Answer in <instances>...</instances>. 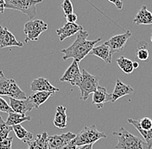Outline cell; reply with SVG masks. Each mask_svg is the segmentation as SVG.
I'll use <instances>...</instances> for the list:
<instances>
[{"label":"cell","instance_id":"obj_1","mask_svg":"<svg viewBox=\"0 0 152 149\" xmlns=\"http://www.w3.org/2000/svg\"><path fill=\"white\" fill-rule=\"evenodd\" d=\"M88 36L89 35L87 31H85L83 29L80 30L77 33V37L73 44L66 48L61 50V53L63 54L62 60H66L67 59L72 58L80 62L88 54H90L95 45L102 40L101 38H98L94 41H88Z\"/></svg>","mask_w":152,"mask_h":149},{"label":"cell","instance_id":"obj_2","mask_svg":"<svg viewBox=\"0 0 152 149\" xmlns=\"http://www.w3.org/2000/svg\"><path fill=\"white\" fill-rule=\"evenodd\" d=\"M113 135L118 136L116 149H150L147 143L140 137L130 133L124 128H120L118 132H114Z\"/></svg>","mask_w":152,"mask_h":149},{"label":"cell","instance_id":"obj_3","mask_svg":"<svg viewBox=\"0 0 152 149\" xmlns=\"http://www.w3.org/2000/svg\"><path fill=\"white\" fill-rule=\"evenodd\" d=\"M99 76L90 74L85 69L81 71V76L76 84V86H78L80 91L81 100H87L89 95L94 92L99 86Z\"/></svg>","mask_w":152,"mask_h":149},{"label":"cell","instance_id":"obj_4","mask_svg":"<svg viewBox=\"0 0 152 149\" xmlns=\"http://www.w3.org/2000/svg\"><path fill=\"white\" fill-rule=\"evenodd\" d=\"M106 137V134L101 131L98 130L95 125H91L83 128L78 134H76L73 142L77 147H81L85 145L94 144L99 140Z\"/></svg>","mask_w":152,"mask_h":149},{"label":"cell","instance_id":"obj_5","mask_svg":"<svg viewBox=\"0 0 152 149\" xmlns=\"http://www.w3.org/2000/svg\"><path fill=\"white\" fill-rule=\"evenodd\" d=\"M43 0H4L6 9L19 10L25 14L29 19L35 17L37 5Z\"/></svg>","mask_w":152,"mask_h":149},{"label":"cell","instance_id":"obj_6","mask_svg":"<svg viewBox=\"0 0 152 149\" xmlns=\"http://www.w3.org/2000/svg\"><path fill=\"white\" fill-rule=\"evenodd\" d=\"M48 29V24L42 20L28 21L24 24L23 32L26 35L24 41H37L40 35Z\"/></svg>","mask_w":152,"mask_h":149},{"label":"cell","instance_id":"obj_7","mask_svg":"<svg viewBox=\"0 0 152 149\" xmlns=\"http://www.w3.org/2000/svg\"><path fill=\"white\" fill-rule=\"evenodd\" d=\"M76 134L67 132L62 134L48 135V149H62L66 144L75 138Z\"/></svg>","mask_w":152,"mask_h":149},{"label":"cell","instance_id":"obj_8","mask_svg":"<svg viewBox=\"0 0 152 149\" xmlns=\"http://www.w3.org/2000/svg\"><path fill=\"white\" fill-rule=\"evenodd\" d=\"M132 36V32L130 30H128L124 34L114 36L112 38H110L107 41H105L104 43L110 47L111 51L113 54L117 53V52H121L124 50L127 41Z\"/></svg>","mask_w":152,"mask_h":149},{"label":"cell","instance_id":"obj_9","mask_svg":"<svg viewBox=\"0 0 152 149\" xmlns=\"http://www.w3.org/2000/svg\"><path fill=\"white\" fill-rule=\"evenodd\" d=\"M79 63H80L79 61L74 60L72 64L68 66V68L66 69L64 74L60 78V81L66 82L73 86H76L77 82L79 81L81 76V73L79 68Z\"/></svg>","mask_w":152,"mask_h":149},{"label":"cell","instance_id":"obj_10","mask_svg":"<svg viewBox=\"0 0 152 149\" xmlns=\"http://www.w3.org/2000/svg\"><path fill=\"white\" fill-rule=\"evenodd\" d=\"M23 42L18 41L14 35L8 30L7 28H4L0 25V47L5 48L9 47H22Z\"/></svg>","mask_w":152,"mask_h":149},{"label":"cell","instance_id":"obj_11","mask_svg":"<svg viewBox=\"0 0 152 149\" xmlns=\"http://www.w3.org/2000/svg\"><path fill=\"white\" fill-rule=\"evenodd\" d=\"M10 106L12 111L23 115H25L28 111H31L34 109V106L28 97L25 99H15L10 97Z\"/></svg>","mask_w":152,"mask_h":149},{"label":"cell","instance_id":"obj_12","mask_svg":"<svg viewBox=\"0 0 152 149\" xmlns=\"http://www.w3.org/2000/svg\"><path fill=\"white\" fill-rule=\"evenodd\" d=\"M81 29H83L82 26L76 23H66L64 26L56 29V34L59 36L60 41H62L67 37L73 36Z\"/></svg>","mask_w":152,"mask_h":149},{"label":"cell","instance_id":"obj_13","mask_svg":"<svg viewBox=\"0 0 152 149\" xmlns=\"http://www.w3.org/2000/svg\"><path fill=\"white\" fill-rule=\"evenodd\" d=\"M133 92L134 90L132 87H131L128 84H125L119 79H117L113 92L111 94V102H116L118 98L123 97L127 95H131Z\"/></svg>","mask_w":152,"mask_h":149},{"label":"cell","instance_id":"obj_14","mask_svg":"<svg viewBox=\"0 0 152 149\" xmlns=\"http://www.w3.org/2000/svg\"><path fill=\"white\" fill-rule=\"evenodd\" d=\"M111 102V94L106 91V88L98 86L94 92L93 93V104L96 105L98 109L103 108L105 102Z\"/></svg>","mask_w":152,"mask_h":149},{"label":"cell","instance_id":"obj_15","mask_svg":"<svg viewBox=\"0 0 152 149\" xmlns=\"http://www.w3.org/2000/svg\"><path fill=\"white\" fill-rule=\"evenodd\" d=\"M30 88L32 92H56L60 90L56 88L49 83L47 78H36L32 81L30 84Z\"/></svg>","mask_w":152,"mask_h":149},{"label":"cell","instance_id":"obj_16","mask_svg":"<svg viewBox=\"0 0 152 149\" xmlns=\"http://www.w3.org/2000/svg\"><path fill=\"white\" fill-rule=\"evenodd\" d=\"M90 53L102 59L106 64L112 63V59H113V53L111 51L110 47H108L105 43H103L98 47H94Z\"/></svg>","mask_w":152,"mask_h":149},{"label":"cell","instance_id":"obj_17","mask_svg":"<svg viewBox=\"0 0 152 149\" xmlns=\"http://www.w3.org/2000/svg\"><path fill=\"white\" fill-rule=\"evenodd\" d=\"M28 149H48V134L47 132L37 134L36 139L26 142Z\"/></svg>","mask_w":152,"mask_h":149},{"label":"cell","instance_id":"obj_18","mask_svg":"<svg viewBox=\"0 0 152 149\" xmlns=\"http://www.w3.org/2000/svg\"><path fill=\"white\" fill-rule=\"evenodd\" d=\"M133 23L137 25L152 24V13L147 9L146 5H142L136 15Z\"/></svg>","mask_w":152,"mask_h":149},{"label":"cell","instance_id":"obj_19","mask_svg":"<svg viewBox=\"0 0 152 149\" xmlns=\"http://www.w3.org/2000/svg\"><path fill=\"white\" fill-rule=\"evenodd\" d=\"M54 94L55 92H33V93L28 97V98L32 102L34 109L37 110L42 103L47 101L49 97H51Z\"/></svg>","mask_w":152,"mask_h":149},{"label":"cell","instance_id":"obj_20","mask_svg":"<svg viewBox=\"0 0 152 149\" xmlns=\"http://www.w3.org/2000/svg\"><path fill=\"white\" fill-rule=\"evenodd\" d=\"M66 107L59 105L54 118V125L58 129H66L67 127V118L66 114Z\"/></svg>","mask_w":152,"mask_h":149},{"label":"cell","instance_id":"obj_21","mask_svg":"<svg viewBox=\"0 0 152 149\" xmlns=\"http://www.w3.org/2000/svg\"><path fill=\"white\" fill-rule=\"evenodd\" d=\"M31 117L28 116L26 115L23 114H19V113H16L14 111L10 112L8 114V118L6 120V124L9 126H14V125H18V124H21L23 121H30Z\"/></svg>","mask_w":152,"mask_h":149},{"label":"cell","instance_id":"obj_22","mask_svg":"<svg viewBox=\"0 0 152 149\" xmlns=\"http://www.w3.org/2000/svg\"><path fill=\"white\" fill-rule=\"evenodd\" d=\"M12 131H14L17 138L20 140H23V142H27L28 140H33V134L29 131L26 130L21 124L12 126Z\"/></svg>","mask_w":152,"mask_h":149},{"label":"cell","instance_id":"obj_23","mask_svg":"<svg viewBox=\"0 0 152 149\" xmlns=\"http://www.w3.org/2000/svg\"><path fill=\"white\" fill-rule=\"evenodd\" d=\"M128 122H130L131 124H132L133 126L136 128V129L140 133V134L142 136L143 140L147 143L149 148H152V129L151 130H144L141 129L138 125V121L137 120H134V119H128Z\"/></svg>","mask_w":152,"mask_h":149},{"label":"cell","instance_id":"obj_24","mask_svg":"<svg viewBox=\"0 0 152 149\" xmlns=\"http://www.w3.org/2000/svg\"><path fill=\"white\" fill-rule=\"evenodd\" d=\"M8 97L15 98V99H25L27 98V96L23 90L18 86V84L16 83L14 79L11 78V84H10V89Z\"/></svg>","mask_w":152,"mask_h":149},{"label":"cell","instance_id":"obj_25","mask_svg":"<svg viewBox=\"0 0 152 149\" xmlns=\"http://www.w3.org/2000/svg\"><path fill=\"white\" fill-rule=\"evenodd\" d=\"M116 62H117L118 65L119 66V68L123 71L124 73H127V74L132 73L133 72V70H134L132 65V60H130V59H127V58H125L124 56L119 57L116 60Z\"/></svg>","mask_w":152,"mask_h":149},{"label":"cell","instance_id":"obj_26","mask_svg":"<svg viewBox=\"0 0 152 149\" xmlns=\"http://www.w3.org/2000/svg\"><path fill=\"white\" fill-rule=\"evenodd\" d=\"M11 79H8L4 75V73L0 71V96H8L10 89Z\"/></svg>","mask_w":152,"mask_h":149},{"label":"cell","instance_id":"obj_27","mask_svg":"<svg viewBox=\"0 0 152 149\" xmlns=\"http://www.w3.org/2000/svg\"><path fill=\"white\" fill-rule=\"evenodd\" d=\"M136 53H137V57L142 61H145L149 59L150 53L147 49V44L144 41H142L138 44Z\"/></svg>","mask_w":152,"mask_h":149},{"label":"cell","instance_id":"obj_28","mask_svg":"<svg viewBox=\"0 0 152 149\" xmlns=\"http://www.w3.org/2000/svg\"><path fill=\"white\" fill-rule=\"evenodd\" d=\"M10 131H12V127L7 125L6 122L0 116V141L7 138Z\"/></svg>","mask_w":152,"mask_h":149},{"label":"cell","instance_id":"obj_29","mask_svg":"<svg viewBox=\"0 0 152 149\" xmlns=\"http://www.w3.org/2000/svg\"><path fill=\"white\" fill-rule=\"evenodd\" d=\"M137 121L139 127L144 130H151L152 129V120L150 117H142Z\"/></svg>","mask_w":152,"mask_h":149},{"label":"cell","instance_id":"obj_30","mask_svg":"<svg viewBox=\"0 0 152 149\" xmlns=\"http://www.w3.org/2000/svg\"><path fill=\"white\" fill-rule=\"evenodd\" d=\"M61 7L63 9L65 16L74 12V8H73V4H72L71 0H64L63 3L61 4Z\"/></svg>","mask_w":152,"mask_h":149},{"label":"cell","instance_id":"obj_31","mask_svg":"<svg viewBox=\"0 0 152 149\" xmlns=\"http://www.w3.org/2000/svg\"><path fill=\"white\" fill-rule=\"evenodd\" d=\"M12 111L10 106L8 104V102H6L1 96H0V112H4V113H7L9 114L10 112Z\"/></svg>","mask_w":152,"mask_h":149},{"label":"cell","instance_id":"obj_32","mask_svg":"<svg viewBox=\"0 0 152 149\" xmlns=\"http://www.w3.org/2000/svg\"><path fill=\"white\" fill-rule=\"evenodd\" d=\"M13 137H7L0 141V149H12Z\"/></svg>","mask_w":152,"mask_h":149},{"label":"cell","instance_id":"obj_33","mask_svg":"<svg viewBox=\"0 0 152 149\" xmlns=\"http://www.w3.org/2000/svg\"><path fill=\"white\" fill-rule=\"evenodd\" d=\"M65 17H66V20L67 23H75L77 19H78V16L76 14H75L74 12L66 15Z\"/></svg>","mask_w":152,"mask_h":149},{"label":"cell","instance_id":"obj_34","mask_svg":"<svg viewBox=\"0 0 152 149\" xmlns=\"http://www.w3.org/2000/svg\"><path fill=\"white\" fill-rule=\"evenodd\" d=\"M107 1L113 3L118 9H122V8H123V2L121 0H107Z\"/></svg>","mask_w":152,"mask_h":149},{"label":"cell","instance_id":"obj_35","mask_svg":"<svg viewBox=\"0 0 152 149\" xmlns=\"http://www.w3.org/2000/svg\"><path fill=\"white\" fill-rule=\"evenodd\" d=\"M77 148H78V147L76 146L75 144L73 142V140H72V141H70L68 144H66V146H65V147H64L62 149H77Z\"/></svg>","mask_w":152,"mask_h":149},{"label":"cell","instance_id":"obj_36","mask_svg":"<svg viewBox=\"0 0 152 149\" xmlns=\"http://www.w3.org/2000/svg\"><path fill=\"white\" fill-rule=\"evenodd\" d=\"M5 9V3H4V0H0V13H4Z\"/></svg>","mask_w":152,"mask_h":149},{"label":"cell","instance_id":"obj_37","mask_svg":"<svg viewBox=\"0 0 152 149\" xmlns=\"http://www.w3.org/2000/svg\"><path fill=\"white\" fill-rule=\"evenodd\" d=\"M94 144H90V145H85V146H81V147H78L77 149H93Z\"/></svg>","mask_w":152,"mask_h":149},{"label":"cell","instance_id":"obj_38","mask_svg":"<svg viewBox=\"0 0 152 149\" xmlns=\"http://www.w3.org/2000/svg\"><path fill=\"white\" fill-rule=\"evenodd\" d=\"M132 65H133V68H134V69H136V68H137V67L139 66V65H138V63H137V62H134V61H133Z\"/></svg>","mask_w":152,"mask_h":149},{"label":"cell","instance_id":"obj_39","mask_svg":"<svg viewBox=\"0 0 152 149\" xmlns=\"http://www.w3.org/2000/svg\"><path fill=\"white\" fill-rule=\"evenodd\" d=\"M151 42H152V36H151Z\"/></svg>","mask_w":152,"mask_h":149}]
</instances>
